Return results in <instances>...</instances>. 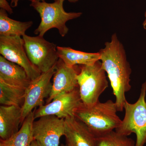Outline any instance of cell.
<instances>
[{
  "label": "cell",
  "mask_w": 146,
  "mask_h": 146,
  "mask_svg": "<svg viewBox=\"0 0 146 146\" xmlns=\"http://www.w3.org/2000/svg\"><path fill=\"white\" fill-rule=\"evenodd\" d=\"M146 82L142 84L138 100L133 104L125 102V114L119 126L115 131L121 135L128 136L136 134L135 146H144L146 143Z\"/></svg>",
  "instance_id": "obj_5"
},
{
  "label": "cell",
  "mask_w": 146,
  "mask_h": 146,
  "mask_svg": "<svg viewBox=\"0 0 146 146\" xmlns=\"http://www.w3.org/2000/svg\"><path fill=\"white\" fill-rule=\"evenodd\" d=\"M103 68L110 81L118 111L122 112L127 100L125 94L131 89V68L128 61L124 47L118 39L117 33L111 36L110 42L99 52Z\"/></svg>",
  "instance_id": "obj_1"
},
{
  "label": "cell",
  "mask_w": 146,
  "mask_h": 146,
  "mask_svg": "<svg viewBox=\"0 0 146 146\" xmlns=\"http://www.w3.org/2000/svg\"><path fill=\"white\" fill-rule=\"evenodd\" d=\"M66 146H97V137L75 116L65 119Z\"/></svg>",
  "instance_id": "obj_12"
},
{
  "label": "cell",
  "mask_w": 146,
  "mask_h": 146,
  "mask_svg": "<svg viewBox=\"0 0 146 146\" xmlns=\"http://www.w3.org/2000/svg\"><path fill=\"white\" fill-rule=\"evenodd\" d=\"M0 146H5L4 145H3V144L2 143H0Z\"/></svg>",
  "instance_id": "obj_25"
},
{
  "label": "cell",
  "mask_w": 146,
  "mask_h": 146,
  "mask_svg": "<svg viewBox=\"0 0 146 146\" xmlns=\"http://www.w3.org/2000/svg\"><path fill=\"white\" fill-rule=\"evenodd\" d=\"M145 20L144 21L143 23V26L144 27V28L145 29H146V14H145Z\"/></svg>",
  "instance_id": "obj_24"
},
{
  "label": "cell",
  "mask_w": 146,
  "mask_h": 146,
  "mask_svg": "<svg viewBox=\"0 0 146 146\" xmlns=\"http://www.w3.org/2000/svg\"><path fill=\"white\" fill-rule=\"evenodd\" d=\"M7 12L0 9V36H18L23 37L26 31L33 25V22H21L11 19Z\"/></svg>",
  "instance_id": "obj_17"
},
{
  "label": "cell",
  "mask_w": 146,
  "mask_h": 146,
  "mask_svg": "<svg viewBox=\"0 0 146 146\" xmlns=\"http://www.w3.org/2000/svg\"><path fill=\"white\" fill-rule=\"evenodd\" d=\"M145 14H146V12H145Z\"/></svg>",
  "instance_id": "obj_27"
},
{
  "label": "cell",
  "mask_w": 146,
  "mask_h": 146,
  "mask_svg": "<svg viewBox=\"0 0 146 146\" xmlns=\"http://www.w3.org/2000/svg\"><path fill=\"white\" fill-rule=\"evenodd\" d=\"M65 129V119L54 115L43 116L33 123L34 140L42 146H59Z\"/></svg>",
  "instance_id": "obj_10"
},
{
  "label": "cell",
  "mask_w": 146,
  "mask_h": 146,
  "mask_svg": "<svg viewBox=\"0 0 146 146\" xmlns=\"http://www.w3.org/2000/svg\"><path fill=\"white\" fill-rule=\"evenodd\" d=\"M0 54L7 60L24 68L31 80L42 74L29 59L21 36H0Z\"/></svg>",
  "instance_id": "obj_7"
},
{
  "label": "cell",
  "mask_w": 146,
  "mask_h": 146,
  "mask_svg": "<svg viewBox=\"0 0 146 146\" xmlns=\"http://www.w3.org/2000/svg\"><path fill=\"white\" fill-rule=\"evenodd\" d=\"M60 146H66V145H61Z\"/></svg>",
  "instance_id": "obj_26"
},
{
  "label": "cell",
  "mask_w": 146,
  "mask_h": 146,
  "mask_svg": "<svg viewBox=\"0 0 146 146\" xmlns=\"http://www.w3.org/2000/svg\"><path fill=\"white\" fill-rule=\"evenodd\" d=\"M97 146H135L132 139L112 131L97 138Z\"/></svg>",
  "instance_id": "obj_19"
},
{
  "label": "cell",
  "mask_w": 146,
  "mask_h": 146,
  "mask_svg": "<svg viewBox=\"0 0 146 146\" xmlns=\"http://www.w3.org/2000/svg\"><path fill=\"white\" fill-rule=\"evenodd\" d=\"M35 109L27 116L18 132L7 140H1V143L5 146H31L34 140L33 124L35 119Z\"/></svg>",
  "instance_id": "obj_16"
},
{
  "label": "cell",
  "mask_w": 146,
  "mask_h": 146,
  "mask_svg": "<svg viewBox=\"0 0 146 146\" xmlns=\"http://www.w3.org/2000/svg\"><path fill=\"white\" fill-rule=\"evenodd\" d=\"M0 80L26 89L31 80L24 68L0 56Z\"/></svg>",
  "instance_id": "obj_14"
},
{
  "label": "cell",
  "mask_w": 146,
  "mask_h": 146,
  "mask_svg": "<svg viewBox=\"0 0 146 146\" xmlns=\"http://www.w3.org/2000/svg\"><path fill=\"white\" fill-rule=\"evenodd\" d=\"M10 1V5L12 7H16L18 6V3L20 1L23 0H9Z\"/></svg>",
  "instance_id": "obj_21"
},
{
  "label": "cell",
  "mask_w": 146,
  "mask_h": 146,
  "mask_svg": "<svg viewBox=\"0 0 146 146\" xmlns=\"http://www.w3.org/2000/svg\"><path fill=\"white\" fill-rule=\"evenodd\" d=\"M30 2L31 1H45V0H29ZM69 2L71 3H76L78 2L79 0H67Z\"/></svg>",
  "instance_id": "obj_22"
},
{
  "label": "cell",
  "mask_w": 146,
  "mask_h": 146,
  "mask_svg": "<svg viewBox=\"0 0 146 146\" xmlns=\"http://www.w3.org/2000/svg\"><path fill=\"white\" fill-rule=\"evenodd\" d=\"M115 102L108 100L105 102L99 101L90 106L83 103L76 110L74 116L84 123L98 138L116 130L122 120L118 116Z\"/></svg>",
  "instance_id": "obj_2"
},
{
  "label": "cell",
  "mask_w": 146,
  "mask_h": 146,
  "mask_svg": "<svg viewBox=\"0 0 146 146\" xmlns=\"http://www.w3.org/2000/svg\"><path fill=\"white\" fill-rule=\"evenodd\" d=\"M65 0H54L53 3L42 1L31 2L30 6L39 13L41 22L34 31L36 35L44 36L48 31L57 29L59 34L64 37L68 34L69 29L66 23L68 21L79 18L82 12H66L63 7Z\"/></svg>",
  "instance_id": "obj_3"
},
{
  "label": "cell",
  "mask_w": 146,
  "mask_h": 146,
  "mask_svg": "<svg viewBox=\"0 0 146 146\" xmlns=\"http://www.w3.org/2000/svg\"><path fill=\"white\" fill-rule=\"evenodd\" d=\"M0 8L5 10L9 14H11L13 13L12 7L9 4L7 0H0Z\"/></svg>",
  "instance_id": "obj_20"
},
{
  "label": "cell",
  "mask_w": 146,
  "mask_h": 146,
  "mask_svg": "<svg viewBox=\"0 0 146 146\" xmlns=\"http://www.w3.org/2000/svg\"><path fill=\"white\" fill-rule=\"evenodd\" d=\"M58 55L60 59L68 66L91 65L100 60L99 52L89 53L76 50L70 47H57Z\"/></svg>",
  "instance_id": "obj_15"
},
{
  "label": "cell",
  "mask_w": 146,
  "mask_h": 146,
  "mask_svg": "<svg viewBox=\"0 0 146 146\" xmlns=\"http://www.w3.org/2000/svg\"><path fill=\"white\" fill-rule=\"evenodd\" d=\"M82 103L78 87L71 92L60 94L49 103L35 109V118L38 119L48 115H54L64 119L73 117Z\"/></svg>",
  "instance_id": "obj_9"
},
{
  "label": "cell",
  "mask_w": 146,
  "mask_h": 146,
  "mask_svg": "<svg viewBox=\"0 0 146 146\" xmlns=\"http://www.w3.org/2000/svg\"><path fill=\"white\" fill-rule=\"evenodd\" d=\"M24 121L22 108L20 106H0V137L5 141L13 136L19 130V126Z\"/></svg>",
  "instance_id": "obj_13"
},
{
  "label": "cell",
  "mask_w": 146,
  "mask_h": 146,
  "mask_svg": "<svg viewBox=\"0 0 146 146\" xmlns=\"http://www.w3.org/2000/svg\"><path fill=\"white\" fill-rule=\"evenodd\" d=\"M24 47L31 62L41 73L50 70L59 59L57 46L47 41L44 36H32L25 35L23 36Z\"/></svg>",
  "instance_id": "obj_6"
},
{
  "label": "cell",
  "mask_w": 146,
  "mask_h": 146,
  "mask_svg": "<svg viewBox=\"0 0 146 146\" xmlns=\"http://www.w3.org/2000/svg\"><path fill=\"white\" fill-rule=\"evenodd\" d=\"M79 68L77 79L80 95L82 103L90 106L99 101L100 96L108 87L106 72L100 60Z\"/></svg>",
  "instance_id": "obj_4"
},
{
  "label": "cell",
  "mask_w": 146,
  "mask_h": 146,
  "mask_svg": "<svg viewBox=\"0 0 146 146\" xmlns=\"http://www.w3.org/2000/svg\"><path fill=\"white\" fill-rule=\"evenodd\" d=\"M78 65L70 67L59 58L55 65L51 92L47 99L49 103L60 94L73 91L78 87L77 76L79 72Z\"/></svg>",
  "instance_id": "obj_11"
},
{
  "label": "cell",
  "mask_w": 146,
  "mask_h": 146,
  "mask_svg": "<svg viewBox=\"0 0 146 146\" xmlns=\"http://www.w3.org/2000/svg\"><path fill=\"white\" fill-rule=\"evenodd\" d=\"M55 72V65L46 72L42 73L29 84L25 90V101L22 108L23 121L37 107L44 105L45 99L48 98L51 92V80Z\"/></svg>",
  "instance_id": "obj_8"
},
{
  "label": "cell",
  "mask_w": 146,
  "mask_h": 146,
  "mask_svg": "<svg viewBox=\"0 0 146 146\" xmlns=\"http://www.w3.org/2000/svg\"><path fill=\"white\" fill-rule=\"evenodd\" d=\"M26 89L0 80V104L7 106L22 107L25 101Z\"/></svg>",
  "instance_id": "obj_18"
},
{
  "label": "cell",
  "mask_w": 146,
  "mask_h": 146,
  "mask_svg": "<svg viewBox=\"0 0 146 146\" xmlns=\"http://www.w3.org/2000/svg\"><path fill=\"white\" fill-rule=\"evenodd\" d=\"M31 146H42L37 141L34 140L32 143Z\"/></svg>",
  "instance_id": "obj_23"
}]
</instances>
